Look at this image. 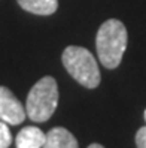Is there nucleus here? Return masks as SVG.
Listing matches in <instances>:
<instances>
[{"label": "nucleus", "mask_w": 146, "mask_h": 148, "mask_svg": "<svg viewBox=\"0 0 146 148\" xmlns=\"http://www.w3.org/2000/svg\"><path fill=\"white\" fill-rule=\"evenodd\" d=\"M58 105V85L52 76H43L33 85L25 102V112L34 123L48 121Z\"/></svg>", "instance_id": "f03ea898"}, {"label": "nucleus", "mask_w": 146, "mask_h": 148, "mask_svg": "<svg viewBox=\"0 0 146 148\" xmlns=\"http://www.w3.org/2000/svg\"><path fill=\"white\" fill-rule=\"evenodd\" d=\"M27 117L22 103L7 87L0 85V120L9 126H18Z\"/></svg>", "instance_id": "20e7f679"}, {"label": "nucleus", "mask_w": 146, "mask_h": 148, "mask_svg": "<svg viewBox=\"0 0 146 148\" xmlns=\"http://www.w3.org/2000/svg\"><path fill=\"white\" fill-rule=\"evenodd\" d=\"M42 148H79L76 138L64 127H54L46 133Z\"/></svg>", "instance_id": "39448f33"}, {"label": "nucleus", "mask_w": 146, "mask_h": 148, "mask_svg": "<svg viewBox=\"0 0 146 148\" xmlns=\"http://www.w3.org/2000/svg\"><path fill=\"white\" fill-rule=\"evenodd\" d=\"M63 64L75 81L87 88H96L100 84V69L94 56L87 48L82 47H67L63 51Z\"/></svg>", "instance_id": "7ed1b4c3"}, {"label": "nucleus", "mask_w": 146, "mask_h": 148, "mask_svg": "<svg viewBox=\"0 0 146 148\" xmlns=\"http://www.w3.org/2000/svg\"><path fill=\"white\" fill-rule=\"evenodd\" d=\"M45 138L46 133H43L39 127L27 126L18 132L15 144L16 148H42L45 144Z\"/></svg>", "instance_id": "423d86ee"}, {"label": "nucleus", "mask_w": 146, "mask_h": 148, "mask_svg": "<svg viewBox=\"0 0 146 148\" xmlns=\"http://www.w3.org/2000/svg\"><path fill=\"white\" fill-rule=\"evenodd\" d=\"M127 29L119 20L113 18L103 23L96 38L97 56L101 64L107 69L118 67L127 49Z\"/></svg>", "instance_id": "f257e3e1"}, {"label": "nucleus", "mask_w": 146, "mask_h": 148, "mask_svg": "<svg viewBox=\"0 0 146 148\" xmlns=\"http://www.w3.org/2000/svg\"><path fill=\"white\" fill-rule=\"evenodd\" d=\"M24 11L34 15H51L58 9V0H16Z\"/></svg>", "instance_id": "0eeeda50"}, {"label": "nucleus", "mask_w": 146, "mask_h": 148, "mask_svg": "<svg viewBox=\"0 0 146 148\" xmlns=\"http://www.w3.org/2000/svg\"><path fill=\"white\" fill-rule=\"evenodd\" d=\"M88 148H105V147H103V145H100V144H91Z\"/></svg>", "instance_id": "9d476101"}, {"label": "nucleus", "mask_w": 146, "mask_h": 148, "mask_svg": "<svg viewBox=\"0 0 146 148\" xmlns=\"http://www.w3.org/2000/svg\"><path fill=\"white\" fill-rule=\"evenodd\" d=\"M136 145L137 148H146V126L140 127L136 133Z\"/></svg>", "instance_id": "1a4fd4ad"}, {"label": "nucleus", "mask_w": 146, "mask_h": 148, "mask_svg": "<svg viewBox=\"0 0 146 148\" xmlns=\"http://www.w3.org/2000/svg\"><path fill=\"white\" fill-rule=\"evenodd\" d=\"M145 120H146V109H145Z\"/></svg>", "instance_id": "9b49d317"}, {"label": "nucleus", "mask_w": 146, "mask_h": 148, "mask_svg": "<svg viewBox=\"0 0 146 148\" xmlns=\"http://www.w3.org/2000/svg\"><path fill=\"white\" fill-rule=\"evenodd\" d=\"M12 144V135L5 121L0 120V148H9Z\"/></svg>", "instance_id": "6e6552de"}]
</instances>
